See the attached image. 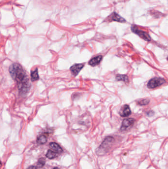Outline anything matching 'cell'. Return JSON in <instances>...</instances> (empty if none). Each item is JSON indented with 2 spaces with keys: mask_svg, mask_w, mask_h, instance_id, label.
Returning <instances> with one entry per match:
<instances>
[{
  "mask_svg": "<svg viewBox=\"0 0 168 169\" xmlns=\"http://www.w3.org/2000/svg\"><path fill=\"white\" fill-rule=\"evenodd\" d=\"M9 74L11 77L17 82L18 90L21 95H25L28 92L30 84L28 76L25 71L19 64H13L9 66Z\"/></svg>",
  "mask_w": 168,
  "mask_h": 169,
  "instance_id": "cell-1",
  "label": "cell"
},
{
  "mask_svg": "<svg viewBox=\"0 0 168 169\" xmlns=\"http://www.w3.org/2000/svg\"><path fill=\"white\" fill-rule=\"evenodd\" d=\"M114 142V139L112 136L106 137L100 147L96 150V153L98 155H104L108 152Z\"/></svg>",
  "mask_w": 168,
  "mask_h": 169,
  "instance_id": "cell-2",
  "label": "cell"
},
{
  "mask_svg": "<svg viewBox=\"0 0 168 169\" xmlns=\"http://www.w3.org/2000/svg\"><path fill=\"white\" fill-rule=\"evenodd\" d=\"M165 83V80L161 78H154L149 82L147 84V87L149 89H154L158 87L161 86Z\"/></svg>",
  "mask_w": 168,
  "mask_h": 169,
  "instance_id": "cell-3",
  "label": "cell"
},
{
  "mask_svg": "<svg viewBox=\"0 0 168 169\" xmlns=\"http://www.w3.org/2000/svg\"><path fill=\"white\" fill-rule=\"evenodd\" d=\"M131 29H132V31L133 32L139 35L144 40H146V41H150L151 40V38H150V36L149 35V34L145 32V31L140 30L137 28L136 27H134V26H132Z\"/></svg>",
  "mask_w": 168,
  "mask_h": 169,
  "instance_id": "cell-4",
  "label": "cell"
},
{
  "mask_svg": "<svg viewBox=\"0 0 168 169\" xmlns=\"http://www.w3.org/2000/svg\"><path fill=\"white\" fill-rule=\"evenodd\" d=\"M134 122L135 120L133 118H127L123 120L121 127L120 128V131H122L127 130L128 129H129L133 126Z\"/></svg>",
  "mask_w": 168,
  "mask_h": 169,
  "instance_id": "cell-5",
  "label": "cell"
},
{
  "mask_svg": "<svg viewBox=\"0 0 168 169\" xmlns=\"http://www.w3.org/2000/svg\"><path fill=\"white\" fill-rule=\"evenodd\" d=\"M83 67L84 64H75L70 67V71L74 76H76L83 68Z\"/></svg>",
  "mask_w": 168,
  "mask_h": 169,
  "instance_id": "cell-6",
  "label": "cell"
},
{
  "mask_svg": "<svg viewBox=\"0 0 168 169\" xmlns=\"http://www.w3.org/2000/svg\"><path fill=\"white\" fill-rule=\"evenodd\" d=\"M119 114L121 117H127L130 115L131 114V111L129 106L126 104L123 106L120 110Z\"/></svg>",
  "mask_w": 168,
  "mask_h": 169,
  "instance_id": "cell-7",
  "label": "cell"
},
{
  "mask_svg": "<svg viewBox=\"0 0 168 169\" xmlns=\"http://www.w3.org/2000/svg\"><path fill=\"white\" fill-rule=\"evenodd\" d=\"M103 56H97L95 58H92L89 61V64L91 66H96L100 63L101 61L102 60Z\"/></svg>",
  "mask_w": 168,
  "mask_h": 169,
  "instance_id": "cell-8",
  "label": "cell"
},
{
  "mask_svg": "<svg viewBox=\"0 0 168 169\" xmlns=\"http://www.w3.org/2000/svg\"><path fill=\"white\" fill-rule=\"evenodd\" d=\"M50 148L54 152L57 153L58 154H60L63 152V150L60 145L55 142H51L50 144Z\"/></svg>",
  "mask_w": 168,
  "mask_h": 169,
  "instance_id": "cell-9",
  "label": "cell"
},
{
  "mask_svg": "<svg viewBox=\"0 0 168 169\" xmlns=\"http://www.w3.org/2000/svg\"><path fill=\"white\" fill-rule=\"evenodd\" d=\"M111 20L113 21H117L119 22H125V20L122 17H120L118 14H116V12H113L111 15Z\"/></svg>",
  "mask_w": 168,
  "mask_h": 169,
  "instance_id": "cell-10",
  "label": "cell"
},
{
  "mask_svg": "<svg viewBox=\"0 0 168 169\" xmlns=\"http://www.w3.org/2000/svg\"><path fill=\"white\" fill-rule=\"evenodd\" d=\"M31 78L32 82L36 81L39 79V76L38 74V70L37 68L32 71L31 73Z\"/></svg>",
  "mask_w": 168,
  "mask_h": 169,
  "instance_id": "cell-11",
  "label": "cell"
},
{
  "mask_svg": "<svg viewBox=\"0 0 168 169\" xmlns=\"http://www.w3.org/2000/svg\"><path fill=\"white\" fill-rule=\"evenodd\" d=\"M57 156H58V153L54 152L52 150H48L46 154V156L50 159L55 158L56 157H57Z\"/></svg>",
  "mask_w": 168,
  "mask_h": 169,
  "instance_id": "cell-12",
  "label": "cell"
},
{
  "mask_svg": "<svg viewBox=\"0 0 168 169\" xmlns=\"http://www.w3.org/2000/svg\"><path fill=\"white\" fill-rule=\"evenodd\" d=\"M116 80L117 81H122L125 82H128L129 81V78L127 76L125 75H117L116 77Z\"/></svg>",
  "mask_w": 168,
  "mask_h": 169,
  "instance_id": "cell-13",
  "label": "cell"
},
{
  "mask_svg": "<svg viewBox=\"0 0 168 169\" xmlns=\"http://www.w3.org/2000/svg\"><path fill=\"white\" fill-rule=\"evenodd\" d=\"M47 137L44 135H41L37 139V142L39 144H44L47 142Z\"/></svg>",
  "mask_w": 168,
  "mask_h": 169,
  "instance_id": "cell-14",
  "label": "cell"
},
{
  "mask_svg": "<svg viewBox=\"0 0 168 169\" xmlns=\"http://www.w3.org/2000/svg\"><path fill=\"white\" fill-rule=\"evenodd\" d=\"M45 159L44 158H41L39 159V160L38 161V164H37V167L39 168H42L43 166H45Z\"/></svg>",
  "mask_w": 168,
  "mask_h": 169,
  "instance_id": "cell-15",
  "label": "cell"
},
{
  "mask_svg": "<svg viewBox=\"0 0 168 169\" xmlns=\"http://www.w3.org/2000/svg\"><path fill=\"white\" fill-rule=\"evenodd\" d=\"M149 100L147 99H144V100H141L140 101H139L138 104L140 105H146L149 104Z\"/></svg>",
  "mask_w": 168,
  "mask_h": 169,
  "instance_id": "cell-16",
  "label": "cell"
},
{
  "mask_svg": "<svg viewBox=\"0 0 168 169\" xmlns=\"http://www.w3.org/2000/svg\"><path fill=\"white\" fill-rule=\"evenodd\" d=\"M27 169H37V167H36L35 166H31L29 167Z\"/></svg>",
  "mask_w": 168,
  "mask_h": 169,
  "instance_id": "cell-17",
  "label": "cell"
},
{
  "mask_svg": "<svg viewBox=\"0 0 168 169\" xmlns=\"http://www.w3.org/2000/svg\"><path fill=\"white\" fill-rule=\"evenodd\" d=\"M54 169H59L58 168H55Z\"/></svg>",
  "mask_w": 168,
  "mask_h": 169,
  "instance_id": "cell-18",
  "label": "cell"
},
{
  "mask_svg": "<svg viewBox=\"0 0 168 169\" xmlns=\"http://www.w3.org/2000/svg\"><path fill=\"white\" fill-rule=\"evenodd\" d=\"M167 59H168V58H167Z\"/></svg>",
  "mask_w": 168,
  "mask_h": 169,
  "instance_id": "cell-19",
  "label": "cell"
}]
</instances>
